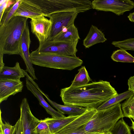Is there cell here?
I'll return each mask as SVG.
<instances>
[{
	"label": "cell",
	"mask_w": 134,
	"mask_h": 134,
	"mask_svg": "<svg viewBox=\"0 0 134 134\" xmlns=\"http://www.w3.org/2000/svg\"><path fill=\"white\" fill-rule=\"evenodd\" d=\"M118 94L109 82L100 80L81 86L62 88L60 96L64 105L97 109Z\"/></svg>",
	"instance_id": "6da1fadb"
},
{
	"label": "cell",
	"mask_w": 134,
	"mask_h": 134,
	"mask_svg": "<svg viewBox=\"0 0 134 134\" xmlns=\"http://www.w3.org/2000/svg\"><path fill=\"white\" fill-rule=\"evenodd\" d=\"M28 19L14 16L6 24L0 26V52L9 55H20V41L28 23Z\"/></svg>",
	"instance_id": "7a4b0ae2"
},
{
	"label": "cell",
	"mask_w": 134,
	"mask_h": 134,
	"mask_svg": "<svg viewBox=\"0 0 134 134\" xmlns=\"http://www.w3.org/2000/svg\"><path fill=\"white\" fill-rule=\"evenodd\" d=\"M30 57L32 64L54 69L71 70L83 63V61L76 56L41 52L37 49L30 53Z\"/></svg>",
	"instance_id": "3957f363"
},
{
	"label": "cell",
	"mask_w": 134,
	"mask_h": 134,
	"mask_svg": "<svg viewBox=\"0 0 134 134\" xmlns=\"http://www.w3.org/2000/svg\"><path fill=\"white\" fill-rule=\"evenodd\" d=\"M124 117L119 103L108 109L98 111L86 125L85 130L93 134L106 133L110 131L119 119Z\"/></svg>",
	"instance_id": "277c9868"
},
{
	"label": "cell",
	"mask_w": 134,
	"mask_h": 134,
	"mask_svg": "<svg viewBox=\"0 0 134 134\" xmlns=\"http://www.w3.org/2000/svg\"><path fill=\"white\" fill-rule=\"evenodd\" d=\"M92 8L98 11L111 12L120 16L134 8V2L130 0H94Z\"/></svg>",
	"instance_id": "5b68a950"
},
{
	"label": "cell",
	"mask_w": 134,
	"mask_h": 134,
	"mask_svg": "<svg viewBox=\"0 0 134 134\" xmlns=\"http://www.w3.org/2000/svg\"><path fill=\"white\" fill-rule=\"evenodd\" d=\"M97 111L96 109L87 108L84 113L64 127L57 134H93L87 132L85 127Z\"/></svg>",
	"instance_id": "8992f818"
},
{
	"label": "cell",
	"mask_w": 134,
	"mask_h": 134,
	"mask_svg": "<svg viewBox=\"0 0 134 134\" xmlns=\"http://www.w3.org/2000/svg\"><path fill=\"white\" fill-rule=\"evenodd\" d=\"M78 13L75 11L60 12L47 16L52 23L51 32L48 41L52 40L62 32L63 29L74 24Z\"/></svg>",
	"instance_id": "52a82bcc"
},
{
	"label": "cell",
	"mask_w": 134,
	"mask_h": 134,
	"mask_svg": "<svg viewBox=\"0 0 134 134\" xmlns=\"http://www.w3.org/2000/svg\"><path fill=\"white\" fill-rule=\"evenodd\" d=\"M79 41L71 42L47 41L39 46L37 49L41 52H50L58 54L76 56L77 46Z\"/></svg>",
	"instance_id": "ba28073f"
},
{
	"label": "cell",
	"mask_w": 134,
	"mask_h": 134,
	"mask_svg": "<svg viewBox=\"0 0 134 134\" xmlns=\"http://www.w3.org/2000/svg\"><path fill=\"white\" fill-rule=\"evenodd\" d=\"M30 23L31 31L37 38L39 46L43 44L49 37L52 27L51 21L41 16L31 18Z\"/></svg>",
	"instance_id": "9c48e42d"
},
{
	"label": "cell",
	"mask_w": 134,
	"mask_h": 134,
	"mask_svg": "<svg viewBox=\"0 0 134 134\" xmlns=\"http://www.w3.org/2000/svg\"><path fill=\"white\" fill-rule=\"evenodd\" d=\"M20 117L24 134H37L36 128L40 120L32 114L27 100L24 98L20 105Z\"/></svg>",
	"instance_id": "30bf717a"
},
{
	"label": "cell",
	"mask_w": 134,
	"mask_h": 134,
	"mask_svg": "<svg viewBox=\"0 0 134 134\" xmlns=\"http://www.w3.org/2000/svg\"><path fill=\"white\" fill-rule=\"evenodd\" d=\"M29 27L27 23L23 33L20 44V55L23 59L26 67V71L29 73L34 80H37L35 69L30 57L29 49L31 43Z\"/></svg>",
	"instance_id": "8fae6325"
},
{
	"label": "cell",
	"mask_w": 134,
	"mask_h": 134,
	"mask_svg": "<svg viewBox=\"0 0 134 134\" xmlns=\"http://www.w3.org/2000/svg\"><path fill=\"white\" fill-rule=\"evenodd\" d=\"M23 87L20 79H0V103L10 96L21 92Z\"/></svg>",
	"instance_id": "7c38bea8"
},
{
	"label": "cell",
	"mask_w": 134,
	"mask_h": 134,
	"mask_svg": "<svg viewBox=\"0 0 134 134\" xmlns=\"http://www.w3.org/2000/svg\"><path fill=\"white\" fill-rule=\"evenodd\" d=\"M26 82L27 89L37 99L40 105L44 109L47 113L51 116L52 118H57L65 116L64 114L57 111L49 105L44 99L41 93L31 82L26 78Z\"/></svg>",
	"instance_id": "4fadbf2b"
},
{
	"label": "cell",
	"mask_w": 134,
	"mask_h": 134,
	"mask_svg": "<svg viewBox=\"0 0 134 134\" xmlns=\"http://www.w3.org/2000/svg\"><path fill=\"white\" fill-rule=\"evenodd\" d=\"M44 16L41 10L30 0H21L14 16H19L31 19Z\"/></svg>",
	"instance_id": "5bb4252c"
},
{
	"label": "cell",
	"mask_w": 134,
	"mask_h": 134,
	"mask_svg": "<svg viewBox=\"0 0 134 134\" xmlns=\"http://www.w3.org/2000/svg\"><path fill=\"white\" fill-rule=\"evenodd\" d=\"M35 87L44 96L47 101L53 107L56 109L58 112L64 114H66L71 116H79L84 113L87 110V108L81 107L62 105L58 104L51 100L48 95L40 88L38 85H36Z\"/></svg>",
	"instance_id": "9a60e30c"
},
{
	"label": "cell",
	"mask_w": 134,
	"mask_h": 134,
	"mask_svg": "<svg viewBox=\"0 0 134 134\" xmlns=\"http://www.w3.org/2000/svg\"><path fill=\"white\" fill-rule=\"evenodd\" d=\"M78 116L69 115L57 118L48 117L45 118L43 120L47 124L51 133L57 134L61 129Z\"/></svg>",
	"instance_id": "2e32d148"
},
{
	"label": "cell",
	"mask_w": 134,
	"mask_h": 134,
	"mask_svg": "<svg viewBox=\"0 0 134 134\" xmlns=\"http://www.w3.org/2000/svg\"><path fill=\"white\" fill-rule=\"evenodd\" d=\"M107 40L104 34L96 26L92 25L85 38L83 41V45L88 48L99 43H103Z\"/></svg>",
	"instance_id": "e0dca14e"
},
{
	"label": "cell",
	"mask_w": 134,
	"mask_h": 134,
	"mask_svg": "<svg viewBox=\"0 0 134 134\" xmlns=\"http://www.w3.org/2000/svg\"><path fill=\"white\" fill-rule=\"evenodd\" d=\"M80 39L77 28L73 24L68 27L66 31L62 32L52 40L54 42H74Z\"/></svg>",
	"instance_id": "ac0fdd59"
},
{
	"label": "cell",
	"mask_w": 134,
	"mask_h": 134,
	"mask_svg": "<svg viewBox=\"0 0 134 134\" xmlns=\"http://www.w3.org/2000/svg\"><path fill=\"white\" fill-rule=\"evenodd\" d=\"M25 76L18 62L13 67L4 66L0 71V79H20Z\"/></svg>",
	"instance_id": "d6986e66"
},
{
	"label": "cell",
	"mask_w": 134,
	"mask_h": 134,
	"mask_svg": "<svg viewBox=\"0 0 134 134\" xmlns=\"http://www.w3.org/2000/svg\"><path fill=\"white\" fill-rule=\"evenodd\" d=\"M133 96H134V92L128 90L106 101L97 108V109L98 111H99L108 109Z\"/></svg>",
	"instance_id": "ffe728a7"
},
{
	"label": "cell",
	"mask_w": 134,
	"mask_h": 134,
	"mask_svg": "<svg viewBox=\"0 0 134 134\" xmlns=\"http://www.w3.org/2000/svg\"><path fill=\"white\" fill-rule=\"evenodd\" d=\"M78 71L70 87H75L86 85L91 80L85 66H82L78 70Z\"/></svg>",
	"instance_id": "44dd1931"
},
{
	"label": "cell",
	"mask_w": 134,
	"mask_h": 134,
	"mask_svg": "<svg viewBox=\"0 0 134 134\" xmlns=\"http://www.w3.org/2000/svg\"><path fill=\"white\" fill-rule=\"evenodd\" d=\"M114 61L117 62L134 63V57L126 50L120 49L113 51L111 57Z\"/></svg>",
	"instance_id": "7402d4cb"
},
{
	"label": "cell",
	"mask_w": 134,
	"mask_h": 134,
	"mask_svg": "<svg viewBox=\"0 0 134 134\" xmlns=\"http://www.w3.org/2000/svg\"><path fill=\"white\" fill-rule=\"evenodd\" d=\"M21 0H15L14 2L7 8L0 19V26L6 24L14 16Z\"/></svg>",
	"instance_id": "603a6c76"
},
{
	"label": "cell",
	"mask_w": 134,
	"mask_h": 134,
	"mask_svg": "<svg viewBox=\"0 0 134 134\" xmlns=\"http://www.w3.org/2000/svg\"><path fill=\"white\" fill-rule=\"evenodd\" d=\"M121 105L124 117L134 120V96L126 99Z\"/></svg>",
	"instance_id": "cb8c5ba5"
},
{
	"label": "cell",
	"mask_w": 134,
	"mask_h": 134,
	"mask_svg": "<svg viewBox=\"0 0 134 134\" xmlns=\"http://www.w3.org/2000/svg\"><path fill=\"white\" fill-rule=\"evenodd\" d=\"M112 134H131L130 127L122 118L110 131Z\"/></svg>",
	"instance_id": "d4e9b609"
},
{
	"label": "cell",
	"mask_w": 134,
	"mask_h": 134,
	"mask_svg": "<svg viewBox=\"0 0 134 134\" xmlns=\"http://www.w3.org/2000/svg\"><path fill=\"white\" fill-rule=\"evenodd\" d=\"M111 44L120 49L134 51V38H130L122 41H113Z\"/></svg>",
	"instance_id": "484cf974"
},
{
	"label": "cell",
	"mask_w": 134,
	"mask_h": 134,
	"mask_svg": "<svg viewBox=\"0 0 134 134\" xmlns=\"http://www.w3.org/2000/svg\"><path fill=\"white\" fill-rule=\"evenodd\" d=\"M0 111V129L2 130L3 134H13L15 129V125L12 126L6 122L3 123L2 120L1 110Z\"/></svg>",
	"instance_id": "4316f807"
},
{
	"label": "cell",
	"mask_w": 134,
	"mask_h": 134,
	"mask_svg": "<svg viewBox=\"0 0 134 134\" xmlns=\"http://www.w3.org/2000/svg\"><path fill=\"white\" fill-rule=\"evenodd\" d=\"M37 134H52L47 124L44 120H41L36 128Z\"/></svg>",
	"instance_id": "83f0119b"
},
{
	"label": "cell",
	"mask_w": 134,
	"mask_h": 134,
	"mask_svg": "<svg viewBox=\"0 0 134 134\" xmlns=\"http://www.w3.org/2000/svg\"><path fill=\"white\" fill-rule=\"evenodd\" d=\"M15 1L12 0H1L0 1V19L6 9L13 4Z\"/></svg>",
	"instance_id": "f1b7e54d"
},
{
	"label": "cell",
	"mask_w": 134,
	"mask_h": 134,
	"mask_svg": "<svg viewBox=\"0 0 134 134\" xmlns=\"http://www.w3.org/2000/svg\"><path fill=\"white\" fill-rule=\"evenodd\" d=\"M15 126V129L13 134H24L22 124L20 118Z\"/></svg>",
	"instance_id": "f546056e"
},
{
	"label": "cell",
	"mask_w": 134,
	"mask_h": 134,
	"mask_svg": "<svg viewBox=\"0 0 134 134\" xmlns=\"http://www.w3.org/2000/svg\"><path fill=\"white\" fill-rule=\"evenodd\" d=\"M129 90L134 92V76L130 77L128 80Z\"/></svg>",
	"instance_id": "4dcf8cb0"
},
{
	"label": "cell",
	"mask_w": 134,
	"mask_h": 134,
	"mask_svg": "<svg viewBox=\"0 0 134 134\" xmlns=\"http://www.w3.org/2000/svg\"><path fill=\"white\" fill-rule=\"evenodd\" d=\"M4 54L2 52H0V71L4 67V64L3 62V56Z\"/></svg>",
	"instance_id": "1f68e13d"
},
{
	"label": "cell",
	"mask_w": 134,
	"mask_h": 134,
	"mask_svg": "<svg viewBox=\"0 0 134 134\" xmlns=\"http://www.w3.org/2000/svg\"><path fill=\"white\" fill-rule=\"evenodd\" d=\"M127 18L130 21L134 23V12L130 13Z\"/></svg>",
	"instance_id": "d6a6232c"
},
{
	"label": "cell",
	"mask_w": 134,
	"mask_h": 134,
	"mask_svg": "<svg viewBox=\"0 0 134 134\" xmlns=\"http://www.w3.org/2000/svg\"><path fill=\"white\" fill-rule=\"evenodd\" d=\"M132 122L131 126L130 127V128L133 129L134 131V120L133 121L132 119H130Z\"/></svg>",
	"instance_id": "836d02e7"
},
{
	"label": "cell",
	"mask_w": 134,
	"mask_h": 134,
	"mask_svg": "<svg viewBox=\"0 0 134 134\" xmlns=\"http://www.w3.org/2000/svg\"><path fill=\"white\" fill-rule=\"evenodd\" d=\"M99 134H112L111 132L110 131L105 133H100Z\"/></svg>",
	"instance_id": "e575fe53"
},
{
	"label": "cell",
	"mask_w": 134,
	"mask_h": 134,
	"mask_svg": "<svg viewBox=\"0 0 134 134\" xmlns=\"http://www.w3.org/2000/svg\"><path fill=\"white\" fill-rule=\"evenodd\" d=\"M0 134H3L2 130L0 129Z\"/></svg>",
	"instance_id": "d590c367"
}]
</instances>
